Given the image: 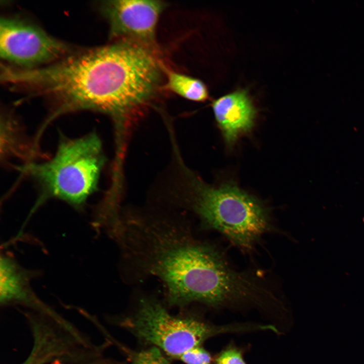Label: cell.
I'll use <instances>...</instances> for the list:
<instances>
[{"label": "cell", "instance_id": "6da1fadb", "mask_svg": "<svg viewBox=\"0 0 364 364\" xmlns=\"http://www.w3.org/2000/svg\"><path fill=\"white\" fill-rule=\"evenodd\" d=\"M113 233L130 265L162 282L169 305L235 307L250 297V272L231 267L216 247L196 239L186 222L127 216L118 218Z\"/></svg>", "mask_w": 364, "mask_h": 364}, {"label": "cell", "instance_id": "7a4b0ae2", "mask_svg": "<svg viewBox=\"0 0 364 364\" xmlns=\"http://www.w3.org/2000/svg\"><path fill=\"white\" fill-rule=\"evenodd\" d=\"M18 80L25 93L50 101L49 120L83 110L118 118L137 84L134 67L117 41L73 51L52 64L22 69Z\"/></svg>", "mask_w": 364, "mask_h": 364}, {"label": "cell", "instance_id": "3957f363", "mask_svg": "<svg viewBox=\"0 0 364 364\" xmlns=\"http://www.w3.org/2000/svg\"><path fill=\"white\" fill-rule=\"evenodd\" d=\"M104 161L101 142L92 132L63 139L52 158L41 163H28L19 169L37 183L41 200L56 198L79 208L96 191Z\"/></svg>", "mask_w": 364, "mask_h": 364}, {"label": "cell", "instance_id": "277c9868", "mask_svg": "<svg viewBox=\"0 0 364 364\" xmlns=\"http://www.w3.org/2000/svg\"><path fill=\"white\" fill-rule=\"evenodd\" d=\"M120 324L139 340L177 359L184 352L201 346L215 336L259 329L255 324L216 325L194 315H173L157 299L148 297L141 298L135 312Z\"/></svg>", "mask_w": 364, "mask_h": 364}, {"label": "cell", "instance_id": "5b68a950", "mask_svg": "<svg viewBox=\"0 0 364 364\" xmlns=\"http://www.w3.org/2000/svg\"><path fill=\"white\" fill-rule=\"evenodd\" d=\"M193 210L206 228L219 232L243 251H251L271 225L267 209L232 183L197 186Z\"/></svg>", "mask_w": 364, "mask_h": 364}, {"label": "cell", "instance_id": "8992f818", "mask_svg": "<svg viewBox=\"0 0 364 364\" xmlns=\"http://www.w3.org/2000/svg\"><path fill=\"white\" fill-rule=\"evenodd\" d=\"M73 50L39 27L16 18L0 20V56L11 66L32 69L50 64Z\"/></svg>", "mask_w": 364, "mask_h": 364}, {"label": "cell", "instance_id": "52a82bcc", "mask_svg": "<svg viewBox=\"0 0 364 364\" xmlns=\"http://www.w3.org/2000/svg\"><path fill=\"white\" fill-rule=\"evenodd\" d=\"M165 4L159 1L114 0L102 2L101 12L112 38L129 39L153 46L155 30Z\"/></svg>", "mask_w": 364, "mask_h": 364}, {"label": "cell", "instance_id": "ba28073f", "mask_svg": "<svg viewBox=\"0 0 364 364\" xmlns=\"http://www.w3.org/2000/svg\"><path fill=\"white\" fill-rule=\"evenodd\" d=\"M212 106L215 120L229 146L254 125L256 110L246 90L239 89L224 95L215 100Z\"/></svg>", "mask_w": 364, "mask_h": 364}, {"label": "cell", "instance_id": "9c48e42d", "mask_svg": "<svg viewBox=\"0 0 364 364\" xmlns=\"http://www.w3.org/2000/svg\"><path fill=\"white\" fill-rule=\"evenodd\" d=\"M2 154L5 158L16 157L25 161L35 158L36 146L25 137L21 126L13 116L4 114L1 117Z\"/></svg>", "mask_w": 364, "mask_h": 364}, {"label": "cell", "instance_id": "30bf717a", "mask_svg": "<svg viewBox=\"0 0 364 364\" xmlns=\"http://www.w3.org/2000/svg\"><path fill=\"white\" fill-rule=\"evenodd\" d=\"M0 272L1 303L25 298L27 295V279L18 264L8 257L2 256Z\"/></svg>", "mask_w": 364, "mask_h": 364}, {"label": "cell", "instance_id": "8fae6325", "mask_svg": "<svg viewBox=\"0 0 364 364\" xmlns=\"http://www.w3.org/2000/svg\"><path fill=\"white\" fill-rule=\"evenodd\" d=\"M166 88L188 100L202 102L208 98L206 85L200 80L167 69Z\"/></svg>", "mask_w": 364, "mask_h": 364}, {"label": "cell", "instance_id": "7c38bea8", "mask_svg": "<svg viewBox=\"0 0 364 364\" xmlns=\"http://www.w3.org/2000/svg\"><path fill=\"white\" fill-rule=\"evenodd\" d=\"M132 359V364H170L154 346L134 353Z\"/></svg>", "mask_w": 364, "mask_h": 364}, {"label": "cell", "instance_id": "4fadbf2b", "mask_svg": "<svg viewBox=\"0 0 364 364\" xmlns=\"http://www.w3.org/2000/svg\"><path fill=\"white\" fill-rule=\"evenodd\" d=\"M214 364H246L242 351L234 344H229L217 354Z\"/></svg>", "mask_w": 364, "mask_h": 364}, {"label": "cell", "instance_id": "5bb4252c", "mask_svg": "<svg viewBox=\"0 0 364 364\" xmlns=\"http://www.w3.org/2000/svg\"><path fill=\"white\" fill-rule=\"evenodd\" d=\"M186 364H211L210 354L202 346L190 349L178 358Z\"/></svg>", "mask_w": 364, "mask_h": 364}]
</instances>
